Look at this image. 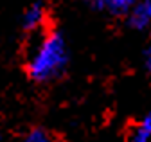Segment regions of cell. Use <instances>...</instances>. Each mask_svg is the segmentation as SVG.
I'll return each instance as SVG.
<instances>
[{
    "instance_id": "1",
    "label": "cell",
    "mask_w": 151,
    "mask_h": 142,
    "mask_svg": "<svg viewBox=\"0 0 151 142\" xmlns=\"http://www.w3.org/2000/svg\"><path fill=\"white\" fill-rule=\"evenodd\" d=\"M68 63V47L63 34L47 32L36 43L27 60V76L34 83H50L58 79Z\"/></svg>"
},
{
    "instance_id": "2",
    "label": "cell",
    "mask_w": 151,
    "mask_h": 142,
    "mask_svg": "<svg viewBox=\"0 0 151 142\" xmlns=\"http://www.w3.org/2000/svg\"><path fill=\"white\" fill-rule=\"evenodd\" d=\"M128 25L135 31H151V0H139L128 14Z\"/></svg>"
},
{
    "instance_id": "3",
    "label": "cell",
    "mask_w": 151,
    "mask_h": 142,
    "mask_svg": "<svg viewBox=\"0 0 151 142\" xmlns=\"http://www.w3.org/2000/svg\"><path fill=\"white\" fill-rule=\"evenodd\" d=\"M47 18V6L42 0H36L32 2L22 14V27L25 31H36L43 25Z\"/></svg>"
},
{
    "instance_id": "4",
    "label": "cell",
    "mask_w": 151,
    "mask_h": 142,
    "mask_svg": "<svg viewBox=\"0 0 151 142\" xmlns=\"http://www.w3.org/2000/svg\"><path fill=\"white\" fill-rule=\"evenodd\" d=\"M139 0H103L99 4V11H106L113 16H128L129 11L137 6Z\"/></svg>"
},
{
    "instance_id": "5",
    "label": "cell",
    "mask_w": 151,
    "mask_h": 142,
    "mask_svg": "<svg viewBox=\"0 0 151 142\" xmlns=\"http://www.w3.org/2000/svg\"><path fill=\"white\" fill-rule=\"evenodd\" d=\"M151 138V110L142 117V120L131 131L129 142H147Z\"/></svg>"
},
{
    "instance_id": "6",
    "label": "cell",
    "mask_w": 151,
    "mask_h": 142,
    "mask_svg": "<svg viewBox=\"0 0 151 142\" xmlns=\"http://www.w3.org/2000/svg\"><path fill=\"white\" fill-rule=\"evenodd\" d=\"M22 142H52V135L45 128H34L24 137Z\"/></svg>"
},
{
    "instance_id": "7",
    "label": "cell",
    "mask_w": 151,
    "mask_h": 142,
    "mask_svg": "<svg viewBox=\"0 0 151 142\" xmlns=\"http://www.w3.org/2000/svg\"><path fill=\"white\" fill-rule=\"evenodd\" d=\"M144 65L147 68V72H151V43L147 45V49L144 52Z\"/></svg>"
},
{
    "instance_id": "8",
    "label": "cell",
    "mask_w": 151,
    "mask_h": 142,
    "mask_svg": "<svg viewBox=\"0 0 151 142\" xmlns=\"http://www.w3.org/2000/svg\"><path fill=\"white\" fill-rule=\"evenodd\" d=\"M88 2H90V4H92L93 7H96V9H97V7H99V4L103 2V0H88Z\"/></svg>"
}]
</instances>
